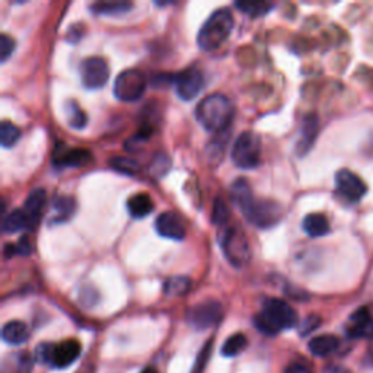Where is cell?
<instances>
[{
	"instance_id": "1",
	"label": "cell",
	"mask_w": 373,
	"mask_h": 373,
	"mask_svg": "<svg viewBox=\"0 0 373 373\" xmlns=\"http://www.w3.org/2000/svg\"><path fill=\"white\" fill-rule=\"evenodd\" d=\"M233 112V104L228 96L213 94L200 101L196 108V118L205 130L210 133H222L231 126Z\"/></svg>"
},
{
	"instance_id": "2",
	"label": "cell",
	"mask_w": 373,
	"mask_h": 373,
	"mask_svg": "<svg viewBox=\"0 0 373 373\" xmlns=\"http://www.w3.org/2000/svg\"><path fill=\"white\" fill-rule=\"evenodd\" d=\"M298 314L289 303L283 299L270 298L264 302L263 311L254 319L256 327L267 335H276L283 330L298 326Z\"/></svg>"
},
{
	"instance_id": "3",
	"label": "cell",
	"mask_w": 373,
	"mask_h": 373,
	"mask_svg": "<svg viewBox=\"0 0 373 373\" xmlns=\"http://www.w3.org/2000/svg\"><path fill=\"white\" fill-rule=\"evenodd\" d=\"M232 29L233 16L229 9H217L198 31L197 44L203 52H214L226 43Z\"/></svg>"
},
{
	"instance_id": "4",
	"label": "cell",
	"mask_w": 373,
	"mask_h": 373,
	"mask_svg": "<svg viewBox=\"0 0 373 373\" xmlns=\"http://www.w3.org/2000/svg\"><path fill=\"white\" fill-rule=\"evenodd\" d=\"M80 343L75 340V338H71V340H64L59 344L43 343L41 346H38L36 354L37 359L43 363H48L54 367L63 369L76 362L80 356Z\"/></svg>"
},
{
	"instance_id": "5",
	"label": "cell",
	"mask_w": 373,
	"mask_h": 373,
	"mask_svg": "<svg viewBox=\"0 0 373 373\" xmlns=\"http://www.w3.org/2000/svg\"><path fill=\"white\" fill-rule=\"evenodd\" d=\"M220 247L225 254L226 260L236 268L245 267L251 260V248L245 233L236 226L224 229Z\"/></svg>"
},
{
	"instance_id": "6",
	"label": "cell",
	"mask_w": 373,
	"mask_h": 373,
	"mask_svg": "<svg viewBox=\"0 0 373 373\" xmlns=\"http://www.w3.org/2000/svg\"><path fill=\"white\" fill-rule=\"evenodd\" d=\"M232 161L241 169H252L261 162V140L254 131H244L235 140Z\"/></svg>"
},
{
	"instance_id": "7",
	"label": "cell",
	"mask_w": 373,
	"mask_h": 373,
	"mask_svg": "<svg viewBox=\"0 0 373 373\" xmlns=\"http://www.w3.org/2000/svg\"><path fill=\"white\" fill-rule=\"evenodd\" d=\"M147 87L146 76L139 71H124L114 82V95L123 103H134L142 98Z\"/></svg>"
},
{
	"instance_id": "8",
	"label": "cell",
	"mask_w": 373,
	"mask_h": 373,
	"mask_svg": "<svg viewBox=\"0 0 373 373\" xmlns=\"http://www.w3.org/2000/svg\"><path fill=\"white\" fill-rule=\"evenodd\" d=\"M242 213L252 225L267 229V228L275 226L279 222L281 209L273 200L254 198L242 210Z\"/></svg>"
},
{
	"instance_id": "9",
	"label": "cell",
	"mask_w": 373,
	"mask_h": 373,
	"mask_svg": "<svg viewBox=\"0 0 373 373\" xmlns=\"http://www.w3.org/2000/svg\"><path fill=\"white\" fill-rule=\"evenodd\" d=\"M222 305L216 300H206L193 307L186 318L194 328L209 330L219 324V321L222 319Z\"/></svg>"
},
{
	"instance_id": "10",
	"label": "cell",
	"mask_w": 373,
	"mask_h": 373,
	"mask_svg": "<svg viewBox=\"0 0 373 373\" xmlns=\"http://www.w3.org/2000/svg\"><path fill=\"white\" fill-rule=\"evenodd\" d=\"M80 78L85 88L99 89L108 82V64L101 57H88L80 64Z\"/></svg>"
},
{
	"instance_id": "11",
	"label": "cell",
	"mask_w": 373,
	"mask_h": 373,
	"mask_svg": "<svg viewBox=\"0 0 373 373\" xmlns=\"http://www.w3.org/2000/svg\"><path fill=\"white\" fill-rule=\"evenodd\" d=\"M335 186L340 196L351 203L360 201L367 193L365 181L349 169H342L335 174Z\"/></svg>"
},
{
	"instance_id": "12",
	"label": "cell",
	"mask_w": 373,
	"mask_h": 373,
	"mask_svg": "<svg viewBox=\"0 0 373 373\" xmlns=\"http://www.w3.org/2000/svg\"><path fill=\"white\" fill-rule=\"evenodd\" d=\"M174 85L181 99L191 101L205 88V76L198 69L190 67L174 76Z\"/></svg>"
},
{
	"instance_id": "13",
	"label": "cell",
	"mask_w": 373,
	"mask_h": 373,
	"mask_svg": "<svg viewBox=\"0 0 373 373\" xmlns=\"http://www.w3.org/2000/svg\"><path fill=\"white\" fill-rule=\"evenodd\" d=\"M155 229L162 238L173 241H182L186 233L182 219L174 212L161 213L155 220Z\"/></svg>"
},
{
	"instance_id": "14",
	"label": "cell",
	"mask_w": 373,
	"mask_h": 373,
	"mask_svg": "<svg viewBox=\"0 0 373 373\" xmlns=\"http://www.w3.org/2000/svg\"><path fill=\"white\" fill-rule=\"evenodd\" d=\"M92 155L88 149L64 147L60 146L53 155V163L59 168H80L89 165Z\"/></svg>"
},
{
	"instance_id": "15",
	"label": "cell",
	"mask_w": 373,
	"mask_h": 373,
	"mask_svg": "<svg viewBox=\"0 0 373 373\" xmlns=\"http://www.w3.org/2000/svg\"><path fill=\"white\" fill-rule=\"evenodd\" d=\"M45 201H47V193L43 189H36L27 197L25 205H24V212L28 219L29 231L37 228L40 219L43 216V210L45 207Z\"/></svg>"
},
{
	"instance_id": "16",
	"label": "cell",
	"mask_w": 373,
	"mask_h": 373,
	"mask_svg": "<svg viewBox=\"0 0 373 373\" xmlns=\"http://www.w3.org/2000/svg\"><path fill=\"white\" fill-rule=\"evenodd\" d=\"M316 133H318V118L315 115H308L303 122L302 133H300V138L296 146L299 155L308 154L316 139Z\"/></svg>"
},
{
	"instance_id": "17",
	"label": "cell",
	"mask_w": 373,
	"mask_h": 373,
	"mask_svg": "<svg viewBox=\"0 0 373 373\" xmlns=\"http://www.w3.org/2000/svg\"><path fill=\"white\" fill-rule=\"evenodd\" d=\"M349 335L351 337H367L373 334V318L366 309H359L350 318Z\"/></svg>"
},
{
	"instance_id": "18",
	"label": "cell",
	"mask_w": 373,
	"mask_h": 373,
	"mask_svg": "<svg viewBox=\"0 0 373 373\" xmlns=\"http://www.w3.org/2000/svg\"><path fill=\"white\" fill-rule=\"evenodd\" d=\"M154 200L150 198L147 193H138L133 194L127 201V210L131 217L143 219L154 212Z\"/></svg>"
},
{
	"instance_id": "19",
	"label": "cell",
	"mask_w": 373,
	"mask_h": 373,
	"mask_svg": "<svg viewBox=\"0 0 373 373\" xmlns=\"http://www.w3.org/2000/svg\"><path fill=\"white\" fill-rule=\"evenodd\" d=\"M302 228L307 232V235L311 236V238H321V236H326L330 233L331 229L328 219L321 213H311L308 216H305Z\"/></svg>"
},
{
	"instance_id": "20",
	"label": "cell",
	"mask_w": 373,
	"mask_h": 373,
	"mask_svg": "<svg viewBox=\"0 0 373 373\" xmlns=\"http://www.w3.org/2000/svg\"><path fill=\"white\" fill-rule=\"evenodd\" d=\"M2 338L12 346H20L28 342L29 338V331L28 327L21 321H10L8 324H5L2 330Z\"/></svg>"
},
{
	"instance_id": "21",
	"label": "cell",
	"mask_w": 373,
	"mask_h": 373,
	"mask_svg": "<svg viewBox=\"0 0 373 373\" xmlns=\"http://www.w3.org/2000/svg\"><path fill=\"white\" fill-rule=\"evenodd\" d=\"M309 351L314 356H318V358H327L328 354L334 353L338 347V340L337 337L324 334V335H318L309 342Z\"/></svg>"
},
{
	"instance_id": "22",
	"label": "cell",
	"mask_w": 373,
	"mask_h": 373,
	"mask_svg": "<svg viewBox=\"0 0 373 373\" xmlns=\"http://www.w3.org/2000/svg\"><path fill=\"white\" fill-rule=\"evenodd\" d=\"M2 231L6 235H12L21 231H29L28 219L24 209H15L3 217Z\"/></svg>"
},
{
	"instance_id": "23",
	"label": "cell",
	"mask_w": 373,
	"mask_h": 373,
	"mask_svg": "<svg viewBox=\"0 0 373 373\" xmlns=\"http://www.w3.org/2000/svg\"><path fill=\"white\" fill-rule=\"evenodd\" d=\"M231 197H232L235 205L238 206L241 209V212H242L249 205V203L254 200V196H252V191H251V186H249L248 181L244 180V178L236 180L232 184Z\"/></svg>"
},
{
	"instance_id": "24",
	"label": "cell",
	"mask_w": 373,
	"mask_h": 373,
	"mask_svg": "<svg viewBox=\"0 0 373 373\" xmlns=\"http://www.w3.org/2000/svg\"><path fill=\"white\" fill-rule=\"evenodd\" d=\"M191 287V280L185 276L169 277L163 284V292L168 296H182L189 293Z\"/></svg>"
},
{
	"instance_id": "25",
	"label": "cell",
	"mask_w": 373,
	"mask_h": 373,
	"mask_svg": "<svg viewBox=\"0 0 373 373\" xmlns=\"http://www.w3.org/2000/svg\"><path fill=\"white\" fill-rule=\"evenodd\" d=\"M66 117H67V124H69L75 130H80L88 123L87 112H85L75 101L66 104Z\"/></svg>"
},
{
	"instance_id": "26",
	"label": "cell",
	"mask_w": 373,
	"mask_h": 373,
	"mask_svg": "<svg viewBox=\"0 0 373 373\" xmlns=\"http://www.w3.org/2000/svg\"><path fill=\"white\" fill-rule=\"evenodd\" d=\"M21 139V130L9 120L0 123V143L3 147H12Z\"/></svg>"
},
{
	"instance_id": "27",
	"label": "cell",
	"mask_w": 373,
	"mask_h": 373,
	"mask_svg": "<svg viewBox=\"0 0 373 373\" xmlns=\"http://www.w3.org/2000/svg\"><path fill=\"white\" fill-rule=\"evenodd\" d=\"M110 166L114 169V171L124 174V175H130V177L138 174L140 169L138 162L126 156H112L110 159Z\"/></svg>"
},
{
	"instance_id": "28",
	"label": "cell",
	"mask_w": 373,
	"mask_h": 373,
	"mask_svg": "<svg viewBox=\"0 0 373 373\" xmlns=\"http://www.w3.org/2000/svg\"><path fill=\"white\" fill-rule=\"evenodd\" d=\"M247 343H248V340L244 334H241V332L233 334L225 342V344L222 347V354L226 356V358H233V356H238L241 351H244V349L247 347Z\"/></svg>"
},
{
	"instance_id": "29",
	"label": "cell",
	"mask_w": 373,
	"mask_h": 373,
	"mask_svg": "<svg viewBox=\"0 0 373 373\" xmlns=\"http://www.w3.org/2000/svg\"><path fill=\"white\" fill-rule=\"evenodd\" d=\"M131 9L129 2H99L92 5V10L99 15H120Z\"/></svg>"
},
{
	"instance_id": "30",
	"label": "cell",
	"mask_w": 373,
	"mask_h": 373,
	"mask_svg": "<svg viewBox=\"0 0 373 373\" xmlns=\"http://www.w3.org/2000/svg\"><path fill=\"white\" fill-rule=\"evenodd\" d=\"M235 8L240 9L242 13L256 18V16H263L268 13L271 9H273V5L267 3V2H236Z\"/></svg>"
},
{
	"instance_id": "31",
	"label": "cell",
	"mask_w": 373,
	"mask_h": 373,
	"mask_svg": "<svg viewBox=\"0 0 373 373\" xmlns=\"http://www.w3.org/2000/svg\"><path fill=\"white\" fill-rule=\"evenodd\" d=\"M31 252H32V248H31L29 238L27 235H24L22 238L16 244H6L5 249H3V254H5L6 258H10L13 256L27 257V256H29Z\"/></svg>"
},
{
	"instance_id": "32",
	"label": "cell",
	"mask_w": 373,
	"mask_h": 373,
	"mask_svg": "<svg viewBox=\"0 0 373 373\" xmlns=\"http://www.w3.org/2000/svg\"><path fill=\"white\" fill-rule=\"evenodd\" d=\"M54 210L59 214V220H64V219H69L73 212H75V200L72 197H67V196H59L54 198Z\"/></svg>"
},
{
	"instance_id": "33",
	"label": "cell",
	"mask_w": 373,
	"mask_h": 373,
	"mask_svg": "<svg viewBox=\"0 0 373 373\" xmlns=\"http://www.w3.org/2000/svg\"><path fill=\"white\" fill-rule=\"evenodd\" d=\"M229 219V207L222 198H216L214 206H213V213H212V220L213 224L217 226H225Z\"/></svg>"
},
{
	"instance_id": "34",
	"label": "cell",
	"mask_w": 373,
	"mask_h": 373,
	"mask_svg": "<svg viewBox=\"0 0 373 373\" xmlns=\"http://www.w3.org/2000/svg\"><path fill=\"white\" fill-rule=\"evenodd\" d=\"M169 168H171V159H169L165 154H158L150 162V174L154 177H163Z\"/></svg>"
},
{
	"instance_id": "35",
	"label": "cell",
	"mask_w": 373,
	"mask_h": 373,
	"mask_svg": "<svg viewBox=\"0 0 373 373\" xmlns=\"http://www.w3.org/2000/svg\"><path fill=\"white\" fill-rule=\"evenodd\" d=\"M15 52V41L8 36V34H2L0 36V60L3 63L12 56Z\"/></svg>"
},
{
	"instance_id": "36",
	"label": "cell",
	"mask_w": 373,
	"mask_h": 373,
	"mask_svg": "<svg viewBox=\"0 0 373 373\" xmlns=\"http://www.w3.org/2000/svg\"><path fill=\"white\" fill-rule=\"evenodd\" d=\"M212 346H213V342H207L206 346L203 347V350L200 351L198 358H197V362L194 365V370L193 373H203V370H205L207 362H209V358H210V353H212Z\"/></svg>"
},
{
	"instance_id": "37",
	"label": "cell",
	"mask_w": 373,
	"mask_h": 373,
	"mask_svg": "<svg viewBox=\"0 0 373 373\" xmlns=\"http://www.w3.org/2000/svg\"><path fill=\"white\" fill-rule=\"evenodd\" d=\"M319 318L318 316H309L307 321H305V328H302V334H308L309 331L315 330L319 324Z\"/></svg>"
},
{
	"instance_id": "38",
	"label": "cell",
	"mask_w": 373,
	"mask_h": 373,
	"mask_svg": "<svg viewBox=\"0 0 373 373\" xmlns=\"http://www.w3.org/2000/svg\"><path fill=\"white\" fill-rule=\"evenodd\" d=\"M284 373H312V372L307 366H303L300 363H293V365H291L289 367L286 369Z\"/></svg>"
},
{
	"instance_id": "39",
	"label": "cell",
	"mask_w": 373,
	"mask_h": 373,
	"mask_svg": "<svg viewBox=\"0 0 373 373\" xmlns=\"http://www.w3.org/2000/svg\"><path fill=\"white\" fill-rule=\"evenodd\" d=\"M142 373H159V370L156 367H154V366H147V367H145L142 370Z\"/></svg>"
}]
</instances>
